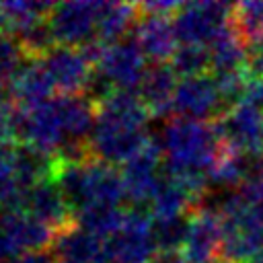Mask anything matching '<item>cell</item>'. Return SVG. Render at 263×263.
<instances>
[{"label": "cell", "instance_id": "cell-1", "mask_svg": "<svg viewBox=\"0 0 263 263\" xmlns=\"http://www.w3.org/2000/svg\"><path fill=\"white\" fill-rule=\"evenodd\" d=\"M148 109L136 90L115 88L97 103V119L88 140L92 158L109 164H125L152 136L146 132Z\"/></svg>", "mask_w": 263, "mask_h": 263}, {"label": "cell", "instance_id": "cell-2", "mask_svg": "<svg viewBox=\"0 0 263 263\" xmlns=\"http://www.w3.org/2000/svg\"><path fill=\"white\" fill-rule=\"evenodd\" d=\"M164 173L179 179L199 201L208 195V173L216 162L222 140L216 123L173 117L160 134Z\"/></svg>", "mask_w": 263, "mask_h": 263}, {"label": "cell", "instance_id": "cell-3", "mask_svg": "<svg viewBox=\"0 0 263 263\" xmlns=\"http://www.w3.org/2000/svg\"><path fill=\"white\" fill-rule=\"evenodd\" d=\"M53 181L66 197L72 212H80L88 205H113L119 208L125 199V187L121 171L99 158L86 162H58Z\"/></svg>", "mask_w": 263, "mask_h": 263}, {"label": "cell", "instance_id": "cell-4", "mask_svg": "<svg viewBox=\"0 0 263 263\" xmlns=\"http://www.w3.org/2000/svg\"><path fill=\"white\" fill-rule=\"evenodd\" d=\"M232 25V6L226 2H187L173 16L181 45H205Z\"/></svg>", "mask_w": 263, "mask_h": 263}, {"label": "cell", "instance_id": "cell-5", "mask_svg": "<svg viewBox=\"0 0 263 263\" xmlns=\"http://www.w3.org/2000/svg\"><path fill=\"white\" fill-rule=\"evenodd\" d=\"M154 218L146 210H129L117 234L105 240V261L150 263L158 255L154 240Z\"/></svg>", "mask_w": 263, "mask_h": 263}, {"label": "cell", "instance_id": "cell-6", "mask_svg": "<svg viewBox=\"0 0 263 263\" xmlns=\"http://www.w3.org/2000/svg\"><path fill=\"white\" fill-rule=\"evenodd\" d=\"M14 136L18 144H27L55 156L58 150L68 142L55 101L51 99L37 107L14 105Z\"/></svg>", "mask_w": 263, "mask_h": 263}, {"label": "cell", "instance_id": "cell-7", "mask_svg": "<svg viewBox=\"0 0 263 263\" xmlns=\"http://www.w3.org/2000/svg\"><path fill=\"white\" fill-rule=\"evenodd\" d=\"M58 232L29 212H0V261L21 253L51 249Z\"/></svg>", "mask_w": 263, "mask_h": 263}, {"label": "cell", "instance_id": "cell-8", "mask_svg": "<svg viewBox=\"0 0 263 263\" xmlns=\"http://www.w3.org/2000/svg\"><path fill=\"white\" fill-rule=\"evenodd\" d=\"M224 146L242 152L249 158L263 156V109L245 101L224 111L216 121Z\"/></svg>", "mask_w": 263, "mask_h": 263}, {"label": "cell", "instance_id": "cell-9", "mask_svg": "<svg viewBox=\"0 0 263 263\" xmlns=\"http://www.w3.org/2000/svg\"><path fill=\"white\" fill-rule=\"evenodd\" d=\"M162 160L164 156H162L160 142L152 138L136 156H132L121 166L125 199L132 203L134 210H144L150 205V199L162 177V171H160Z\"/></svg>", "mask_w": 263, "mask_h": 263}, {"label": "cell", "instance_id": "cell-10", "mask_svg": "<svg viewBox=\"0 0 263 263\" xmlns=\"http://www.w3.org/2000/svg\"><path fill=\"white\" fill-rule=\"evenodd\" d=\"M99 2H58L47 16L55 45L82 47L97 37Z\"/></svg>", "mask_w": 263, "mask_h": 263}, {"label": "cell", "instance_id": "cell-11", "mask_svg": "<svg viewBox=\"0 0 263 263\" xmlns=\"http://www.w3.org/2000/svg\"><path fill=\"white\" fill-rule=\"evenodd\" d=\"M224 111L226 105L222 101L216 76L201 74L179 80L173 101V113L185 119L208 121L212 117H220Z\"/></svg>", "mask_w": 263, "mask_h": 263}, {"label": "cell", "instance_id": "cell-12", "mask_svg": "<svg viewBox=\"0 0 263 263\" xmlns=\"http://www.w3.org/2000/svg\"><path fill=\"white\" fill-rule=\"evenodd\" d=\"M41 64L49 74L53 88L62 97H74L80 92L86 95L95 66L82 55L78 47L55 45L41 58Z\"/></svg>", "mask_w": 263, "mask_h": 263}, {"label": "cell", "instance_id": "cell-13", "mask_svg": "<svg viewBox=\"0 0 263 263\" xmlns=\"http://www.w3.org/2000/svg\"><path fill=\"white\" fill-rule=\"evenodd\" d=\"M144 60L146 55L132 35L119 43L109 45L103 58L99 60V64L95 66V70H99L113 84V88L138 92L142 78L146 74V68H148Z\"/></svg>", "mask_w": 263, "mask_h": 263}, {"label": "cell", "instance_id": "cell-14", "mask_svg": "<svg viewBox=\"0 0 263 263\" xmlns=\"http://www.w3.org/2000/svg\"><path fill=\"white\" fill-rule=\"evenodd\" d=\"M222 249V218L216 210L199 205L189 216L181 255L187 263H210Z\"/></svg>", "mask_w": 263, "mask_h": 263}, {"label": "cell", "instance_id": "cell-15", "mask_svg": "<svg viewBox=\"0 0 263 263\" xmlns=\"http://www.w3.org/2000/svg\"><path fill=\"white\" fill-rule=\"evenodd\" d=\"M25 212H29L33 218L41 220L43 224L51 226L55 232H64L76 224L74 212L68 205L66 197L62 195V191L53 179L39 181L37 185H33L27 191Z\"/></svg>", "mask_w": 263, "mask_h": 263}, {"label": "cell", "instance_id": "cell-16", "mask_svg": "<svg viewBox=\"0 0 263 263\" xmlns=\"http://www.w3.org/2000/svg\"><path fill=\"white\" fill-rule=\"evenodd\" d=\"M134 39L142 47L144 55L154 64H164L177 51V33L173 21L166 16H146L140 14L134 27Z\"/></svg>", "mask_w": 263, "mask_h": 263}, {"label": "cell", "instance_id": "cell-17", "mask_svg": "<svg viewBox=\"0 0 263 263\" xmlns=\"http://www.w3.org/2000/svg\"><path fill=\"white\" fill-rule=\"evenodd\" d=\"M177 74L166 64H152L146 68L142 84L138 88L142 103L150 117H168L173 113V101L177 90Z\"/></svg>", "mask_w": 263, "mask_h": 263}, {"label": "cell", "instance_id": "cell-18", "mask_svg": "<svg viewBox=\"0 0 263 263\" xmlns=\"http://www.w3.org/2000/svg\"><path fill=\"white\" fill-rule=\"evenodd\" d=\"M51 253L55 255L58 263H103L105 240L74 224L72 228L58 232Z\"/></svg>", "mask_w": 263, "mask_h": 263}, {"label": "cell", "instance_id": "cell-19", "mask_svg": "<svg viewBox=\"0 0 263 263\" xmlns=\"http://www.w3.org/2000/svg\"><path fill=\"white\" fill-rule=\"evenodd\" d=\"M53 82L49 74L45 72L41 60L31 58L21 72L10 80V95L12 103L18 107H37L47 101H51L53 95Z\"/></svg>", "mask_w": 263, "mask_h": 263}, {"label": "cell", "instance_id": "cell-20", "mask_svg": "<svg viewBox=\"0 0 263 263\" xmlns=\"http://www.w3.org/2000/svg\"><path fill=\"white\" fill-rule=\"evenodd\" d=\"M193 205H201V201L173 175L162 171V177L156 185V191L150 199V216L154 220L162 218H181Z\"/></svg>", "mask_w": 263, "mask_h": 263}, {"label": "cell", "instance_id": "cell-21", "mask_svg": "<svg viewBox=\"0 0 263 263\" xmlns=\"http://www.w3.org/2000/svg\"><path fill=\"white\" fill-rule=\"evenodd\" d=\"M140 18L138 4L127 2H99L97 39L107 47L127 39L125 35L136 27Z\"/></svg>", "mask_w": 263, "mask_h": 263}, {"label": "cell", "instance_id": "cell-22", "mask_svg": "<svg viewBox=\"0 0 263 263\" xmlns=\"http://www.w3.org/2000/svg\"><path fill=\"white\" fill-rule=\"evenodd\" d=\"M210 58L214 74L249 70V45L234 29V23L210 43Z\"/></svg>", "mask_w": 263, "mask_h": 263}, {"label": "cell", "instance_id": "cell-23", "mask_svg": "<svg viewBox=\"0 0 263 263\" xmlns=\"http://www.w3.org/2000/svg\"><path fill=\"white\" fill-rule=\"evenodd\" d=\"M55 164L58 160L49 152H43L27 144H18L14 148V177L27 189L37 185L39 181L53 179Z\"/></svg>", "mask_w": 263, "mask_h": 263}, {"label": "cell", "instance_id": "cell-24", "mask_svg": "<svg viewBox=\"0 0 263 263\" xmlns=\"http://www.w3.org/2000/svg\"><path fill=\"white\" fill-rule=\"evenodd\" d=\"M249 166H251V158L249 156H245L242 152H238L234 148L222 146L216 162L212 164V168L208 173V183L214 189L234 191L247 179Z\"/></svg>", "mask_w": 263, "mask_h": 263}, {"label": "cell", "instance_id": "cell-25", "mask_svg": "<svg viewBox=\"0 0 263 263\" xmlns=\"http://www.w3.org/2000/svg\"><path fill=\"white\" fill-rule=\"evenodd\" d=\"M125 214L127 212L113 205H88L74 214V222L82 230L99 236L101 240H107L119 232L125 222Z\"/></svg>", "mask_w": 263, "mask_h": 263}, {"label": "cell", "instance_id": "cell-26", "mask_svg": "<svg viewBox=\"0 0 263 263\" xmlns=\"http://www.w3.org/2000/svg\"><path fill=\"white\" fill-rule=\"evenodd\" d=\"M232 23L245 43L251 47L263 41V0H245L232 6Z\"/></svg>", "mask_w": 263, "mask_h": 263}, {"label": "cell", "instance_id": "cell-27", "mask_svg": "<svg viewBox=\"0 0 263 263\" xmlns=\"http://www.w3.org/2000/svg\"><path fill=\"white\" fill-rule=\"evenodd\" d=\"M171 68L177 76H181V80L208 74V70L212 68L210 47H205V45H179L175 55L171 58Z\"/></svg>", "mask_w": 263, "mask_h": 263}, {"label": "cell", "instance_id": "cell-28", "mask_svg": "<svg viewBox=\"0 0 263 263\" xmlns=\"http://www.w3.org/2000/svg\"><path fill=\"white\" fill-rule=\"evenodd\" d=\"M189 218H162L154 220V240L158 247V253H181L187 236Z\"/></svg>", "mask_w": 263, "mask_h": 263}, {"label": "cell", "instance_id": "cell-29", "mask_svg": "<svg viewBox=\"0 0 263 263\" xmlns=\"http://www.w3.org/2000/svg\"><path fill=\"white\" fill-rule=\"evenodd\" d=\"M29 60L31 58L16 37L0 33V80L10 82Z\"/></svg>", "mask_w": 263, "mask_h": 263}, {"label": "cell", "instance_id": "cell-30", "mask_svg": "<svg viewBox=\"0 0 263 263\" xmlns=\"http://www.w3.org/2000/svg\"><path fill=\"white\" fill-rule=\"evenodd\" d=\"M183 4L181 2H168V0H156V2H140L138 12L146 16H175Z\"/></svg>", "mask_w": 263, "mask_h": 263}, {"label": "cell", "instance_id": "cell-31", "mask_svg": "<svg viewBox=\"0 0 263 263\" xmlns=\"http://www.w3.org/2000/svg\"><path fill=\"white\" fill-rule=\"evenodd\" d=\"M16 142L14 136V103L0 105V144Z\"/></svg>", "mask_w": 263, "mask_h": 263}, {"label": "cell", "instance_id": "cell-32", "mask_svg": "<svg viewBox=\"0 0 263 263\" xmlns=\"http://www.w3.org/2000/svg\"><path fill=\"white\" fill-rule=\"evenodd\" d=\"M14 144H0V185L16 179L14 177Z\"/></svg>", "mask_w": 263, "mask_h": 263}, {"label": "cell", "instance_id": "cell-33", "mask_svg": "<svg viewBox=\"0 0 263 263\" xmlns=\"http://www.w3.org/2000/svg\"><path fill=\"white\" fill-rule=\"evenodd\" d=\"M6 263H58V261H55V255L51 253V249H47V251L21 253V255L8 259Z\"/></svg>", "mask_w": 263, "mask_h": 263}, {"label": "cell", "instance_id": "cell-34", "mask_svg": "<svg viewBox=\"0 0 263 263\" xmlns=\"http://www.w3.org/2000/svg\"><path fill=\"white\" fill-rule=\"evenodd\" d=\"M150 263H187L181 253H158Z\"/></svg>", "mask_w": 263, "mask_h": 263}, {"label": "cell", "instance_id": "cell-35", "mask_svg": "<svg viewBox=\"0 0 263 263\" xmlns=\"http://www.w3.org/2000/svg\"><path fill=\"white\" fill-rule=\"evenodd\" d=\"M12 95H10V82L0 80V105H10Z\"/></svg>", "mask_w": 263, "mask_h": 263}, {"label": "cell", "instance_id": "cell-36", "mask_svg": "<svg viewBox=\"0 0 263 263\" xmlns=\"http://www.w3.org/2000/svg\"><path fill=\"white\" fill-rule=\"evenodd\" d=\"M253 212H255L257 220H259V222H261V226H263V201H259L257 205H253Z\"/></svg>", "mask_w": 263, "mask_h": 263}, {"label": "cell", "instance_id": "cell-37", "mask_svg": "<svg viewBox=\"0 0 263 263\" xmlns=\"http://www.w3.org/2000/svg\"><path fill=\"white\" fill-rule=\"evenodd\" d=\"M255 263H263V251H261V253H259V257H257V259H255Z\"/></svg>", "mask_w": 263, "mask_h": 263}, {"label": "cell", "instance_id": "cell-38", "mask_svg": "<svg viewBox=\"0 0 263 263\" xmlns=\"http://www.w3.org/2000/svg\"><path fill=\"white\" fill-rule=\"evenodd\" d=\"M210 263H226V261H222V259H220V261H210Z\"/></svg>", "mask_w": 263, "mask_h": 263}, {"label": "cell", "instance_id": "cell-39", "mask_svg": "<svg viewBox=\"0 0 263 263\" xmlns=\"http://www.w3.org/2000/svg\"><path fill=\"white\" fill-rule=\"evenodd\" d=\"M103 263H119V261H103Z\"/></svg>", "mask_w": 263, "mask_h": 263}]
</instances>
